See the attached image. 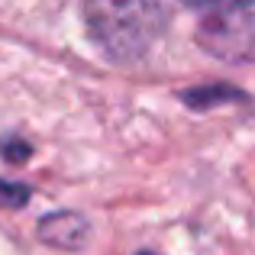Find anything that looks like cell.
<instances>
[{"label":"cell","instance_id":"6da1fadb","mask_svg":"<svg viewBox=\"0 0 255 255\" xmlns=\"http://www.w3.org/2000/svg\"><path fill=\"white\" fill-rule=\"evenodd\" d=\"M87 29L94 42L117 62L139 58L165 26L162 0H87Z\"/></svg>","mask_w":255,"mask_h":255},{"label":"cell","instance_id":"7a4b0ae2","mask_svg":"<svg viewBox=\"0 0 255 255\" xmlns=\"http://www.w3.org/2000/svg\"><path fill=\"white\" fill-rule=\"evenodd\" d=\"M181 3L194 6V10H217V13H230V10H243V6L255 3V0H181Z\"/></svg>","mask_w":255,"mask_h":255},{"label":"cell","instance_id":"3957f363","mask_svg":"<svg viewBox=\"0 0 255 255\" xmlns=\"http://www.w3.org/2000/svg\"><path fill=\"white\" fill-rule=\"evenodd\" d=\"M26 194H29V191H26V187H6V184H0V204H23V200H26Z\"/></svg>","mask_w":255,"mask_h":255},{"label":"cell","instance_id":"277c9868","mask_svg":"<svg viewBox=\"0 0 255 255\" xmlns=\"http://www.w3.org/2000/svg\"><path fill=\"white\" fill-rule=\"evenodd\" d=\"M142 255H152V252H142Z\"/></svg>","mask_w":255,"mask_h":255}]
</instances>
